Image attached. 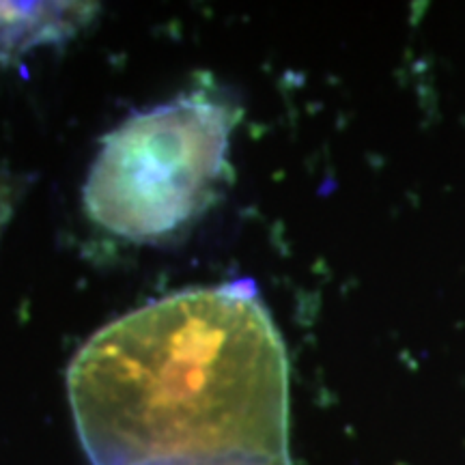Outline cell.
I'll return each instance as SVG.
<instances>
[{
	"instance_id": "1",
	"label": "cell",
	"mask_w": 465,
	"mask_h": 465,
	"mask_svg": "<svg viewBox=\"0 0 465 465\" xmlns=\"http://www.w3.org/2000/svg\"><path fill=\"white\" fill-rule=\"evenodd\" d=\"M67 397L93 465L289 459L287 360L250 282L104 325L69 364Z\"/></svg>"
},
{
	"instance_id": "2",
	"label": "cell",
	"mask_w": 465,
	"mask_h": 465,
	"mask_svg": "<svg viewBox=\"0 0 465 465\" xmlns=\"http://www.w3.org/2000/svg\"><path fill=\"white\" fill-rule=\"evenodd\" d=\"M237 110L196 91L132 114L102 141L83 188L89 218L127 242L166 240L216 199Z\"/></svg>"
},
{
	"instance_id": "3",
	"label": "cell",
	"mask_w": 465,
	"mask_h": 465,
	"mask_svg": "<svg viewBox=\"0 0 465 465\" xmlns=\"http://www.w3.org/2000/svg\"><path fill=\"white\" fill-rule=\"evenodd\" d=\"M95 11L91 3H0V65L39 45L67 42Z\"/></svg>"
},
{
	"instance_id": "4",
	"label": "cell",
	"mask_w": 465,
	"mask_h": 465,
	"mask_svg": "<svg viewBox=\"0 0 465 465\" xmlns=\"http://www.w3.org/2000/svg\"><path fill=\"white\" fill-rule=\"evenodd\" d=\"M162 465H289V459H212V461H182V463H162Z\"/></svg>"
},
{
	"instance_id": "5",
	"label": "cell",
	"mask_w": 465,
	"mask_h": 465,
	"mask_svg": "<svg viewBox=\"0 0 465 465\" xmlns=\"http://www.w3.org/2000/svg\"><path fill=\"white\" fill-rule=\"evenodd\" d=\"M14 185L5 174H0V231L5 229L7 220L11 218V212H14Z\"/></svg>"
}]
</instances>
